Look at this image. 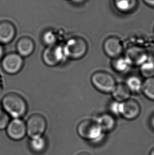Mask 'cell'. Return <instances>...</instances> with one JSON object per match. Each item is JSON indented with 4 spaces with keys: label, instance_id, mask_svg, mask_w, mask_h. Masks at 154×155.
<instances>
[{
    "label": "cell",
    "instance_id": "1",
    "mask_svg": "<svg viewBox=\"0 0 154 155\" xmlns=\"http://www.w3.org/2000/svg\"><path fill=\"white\" fill-rule=\"evenodd\" d=\"M2 105L4 111L14 119H21L27 112L25 100L16 93L5 95L2 99Z\"/></svg>",
    "mask_w": 154,
    "mask_h": 155
},
{
    "label": "cell",
    "instance_id": "2",
    "mask_svg": "<svg viewBox=\"0 0 154 155\" xmlns=\"http://www.w3.org/2000/svg\"><path fill=\"white\" fill-rule=\"evenodd\" d=\"M63 48L67 58L78 60L87 54L88 46L85 39L80 37H74L67 41Z\"/></svg>",
    "mask_w": 154,
    "mask_h": 155
},
{
    "label": "cell",
    "instance_id": "3",
    "mask_svg": "<svg viewBox=\"0 0 154 155\" xmlns=\"http://www.w3.org/2000/svg\"><path fill=\"white\" fill-rule=\"evenodd\" d=\"M77 132L79 136L85 140L95 141L100 139L104 132L96 120L87 119L78 124Z\"/></svg>",
    "mask_w": 154,
    "mask_h": 155
},
{
    "label": "cell",
    "instance_id": "4",
    "mask_svg": "<svg viewBox=\"0 0 154 155\" xmlns=\"http://www.w3.org/2000/svg\"><path fill=\"white\" fill-rule=\"evenodd\" d=\"M91 81L96 90L105 94L112 93L117 85L115 78L106 71H96L92 75Z\"/></svg>",
    "mask_w": 154,
    "mask_h": 155
},
{
    "label": "cell",
    "instance_id": "5",
    "mask_svg": "<svg viewBox=\"0 0 154 155\" xmlns=\"http://www.w3.org/2000/svg\"><path fill=\"white\" fill-rule=\"evenodd\" d=\"M26 125L27 134L31 139L43 136L47 127L45 117L39 114L31 115L27 120Z\"/></svg>",
    "mask_w": 154,
    "mask_h": 155
},
{
    "label": "cell",
    "instance_id": "6",
    "mask_svg": "<svg viewBox=\"0 0 154 155\" xmlns=\"http://www.w3.org/2000/svg\"><path fill=\"white\" fill-rule=\"evenodd\" d=\"M66 57L63 46L54 45L48 46L44 51L42 59L44 63L49 66L53 67L59 65Z\"/></svg>",
    "mask_w": 154,
    "mask_h": 155
},
{
    "label": "cell",
    "instance_id": "7",
    "mask_svg": "<svg viewBox=\"0 0 154 155\" xmlns=\"http://www.w3.org/2000/svg\"><path fill=\"white\" fill-rule=\"evenodd\" d=\"M23 63V58L19 54L10 53L2 58V68L6 73L14 75L21 71Z\"/></svg>",
    "mask_w": 154,
    "mask_h": 155
},
{
    "label": "cell",
    "instance_id": "8",
    "mask_svg": "<svg viewBox=\"0 0 154 155\" xmlns=\"http://www.w3.org/2000/svg\"><path fill=\"white\" fill-rule=\"evenodd\" d=\"M6 132L8 137L13 140H21L27 134L26 124L21 119H14L7 127Z\"/></svg>",
    "mask_w": 154,
    "mask_h": 155
},
{
    "label": "cell",
    "instance_id": "9",
    "mask_svg": "<svg viewBox=\"0 0 154 155\" xmlns=\"http://www.w3.org/2000/svg\"><path fill=\"white\" fill-rule=\"evenodd\" d=\"M141 112V107L137 101L133 99L120 102V115L127 120H133L137 118Z\"/></svg>",
    "mask_w": 154,
    "mask_h": 155
},
{
    "label": "cell",
    "instance_id": "10",
    "mask_svg": "<svg viewBox=\"0 0 154 155\" xmlns=\"http://www.w3.org/2000/svg\"><path fill=\"white\" fill-rule=\"evenodd\" d=\"M125 57L130 65L140 66L148 59L149 54L145 49L140 47L133 46L127 49Z\"/></svg>",
    "mask_w": 154,
    "mask_h": 155
},
{
    "label": "cell",
    "instance_id": "11",
    "mask_svg": "<svg viewBox=\"0 0 154 155\" xmlns=\"http://www.w3.org/2000/svg\"><path fill=\"white\" fill-rule=\"evenodd\" d=\"M105 54L111 58H116L121 56L124 51L122 42L116 37H110L106 39L103 45Z\"/></svg>",
    "mask_w": 154,
    "mask_h": 155
},
{
    "label": "cell",
    "instance_id": "12",
    "mask_svg": "<svg viewBox=\"0 0 154 155\" xmlns=\"http://www.w3.org/2000/svg\"><path fill=\"white\" fill-rule=\"evenodd\" d=\"M15 35L16 29L11 22L5 20L0 22V44H9L14 39Z\"/></svg>",
    "mask_w": 154,
    "mask_h": 155
},
{
    "label": "cell",
    "instance_id": "13",
    "mask_svg": "<svg viewBox=\"0 0 154 155\" xmlns=\"http://www.w3.org/2000/svg\"><path fill=\"white\" fill-rule=\"evenodd\" d=\"M35 49V44L32 39L24 37L20 39L17 42V50L22 57L29 56L34 52Z\"/></svg>",
    "mask_w": 154,
    "mask_h": 155
},
{
    "label": "cell",
    "instance_id": "14",
    "mask_svg": "<svg viewBox=\"0 0 154 155\" xmlns=\"http://www.w3.org/2000/svg\"><path fill=\"white\" fill-rule=\"evenodd\" d=\"M103 132H109L113 131L116 126V121L113 114L104 113L100 115L96 120Z\"/></svg>",
    "mask_w": 154,
    "mask_h": 155
},
{
    "label": "cell",
    "instance_id": "15",
    "mask_svg": "<svg viewBox=\"0 0 154 155\" xmlns=\"http://www.w3.org/2000/svg\"><path fill=\"white\" fill-rule=\"evenodd\" d=\"M115 101L123 102L130 99L131 93L124 83L117 84L116 87L111 93Z\"/></svg>",
    "mask_w": 154,
    "mask_h": 155
},
{
    "label": "cell",
    "instance_id": "16",
    "mask_svg": "<svg viewBox=\"0 0 154 155\" xmlns=\"http://www.w3.org/2000/svg\"><path fill=\"white\" fill-rule=\"evenodd\" d=\"M143 82L140 77L133 75L127 78L125 84L131 93L139 94L142 92Z\"/></svg>",
    "mask_w": 154,
    "mask_h": 155
},
{
    "label": "cell",
    "instance_id": "17",
    "mask_svg": "<svg viewBox=\"0 0 154 155\" xmlns=\"http://www.w3.org/2000/svg\"><path fill=\"white\" fill-rule=\"evenodd\" d=\"M114 4L117 10L124 13L130 12L136 8L137 0H115Z\"/></svg>",
    "mask_w": 154,
    "mask_h": 155
},
{
    "label": "cell",
    "instance_id": "18",
    "mask_svg": "<svg viewBox=\"0 0 154 155\" xmlns=\"http://www.w3.org/2000/svg\"><path fill=\"white\" fill-rule=\"evenodd\" d=\"M112 67L118 73H126L129 71L131 65L125 57H119L113 59Z\"/></svg>",
    "mask_w": 154,
    "mask_h": 155
},
{
    "label": "cell",
    "instance_id": "19",
    "mask_svg": "<svg viewBox=\"0 0 154 155\" xmlns=\"http://www.w3.org/2000/svg\"><path fill=\"white\" fill-rule=\"evenodd\" d=\"M140 67L143 77L146 79L154 77V57L149 55L148 59Z\"/></svg>",
    "mask_w": 154,
    "mask_h": 155
},
{
    "label": "cell",
    "instance_id": "20",
    "mask_svg": "<svg viewBox=\"0 0 154 155\" xmlns=\"http://www.w3.org/2000/svg\"><path fill=\"white\" fill-rule=\"evenodd\" d=\"M142 92L147 99L154 101V77L146 78L143 82Z\"/></svg>",
    "mask_w": 154,
    "mask_h": 155
},
{
    "label": "cell",
    "instance_id": "21",
    "mask_svg": "<svg viewBox=\"0 0 154 155\" xmlns=\"http://www.w3.org/2000/svg\"><path fill=\"white\" fill-rule=\"evenodd\" d=\"M47 141L43 137L31 139L30 142V146L32 151L36 153H41L47 147Z\"/></svg>",
    "mask_w": 154,
    "mask_h": 155
},
{
    "label": "cell",
    "instance_id": "22",
    "mask_svg": "<svg viewBox=\"0 0 154 155\" xmlns=\"http://www.w3.org/2000/svg\"><path fill=\"white\" fill-rule=\"evenodd\" d=\"M42 41L48 46H51L56 44L57 37L56 35L51 30L47 31L42 36Z\"/></svg>",
    "mask_w": 154,
    "mask_h": 155
},
{
    "label": "cell",
    "instance_id": "23",
    "mask_svg": "<svg viewBox=\"0 0 154 155\" xmlns=\"http://www.w3.org/2000/svg\"><path fill=\"white\" fill-rule=\"evenodd\" d=\"M10 122V115L3 109L0 108V130L6 129Z\"/></svg>",
    "mask_w": 154,
    "mask_h": 155
},
{
    "label": "cell",
    "instance_id": "24",
    "mask_svg": "<svg viewBox=\"0 0 154 155\" xmlns=\"http://www.w3.org/2000/svg\"><path fill=\"white\" fill-rule=\"evenodd\" d=\"M120 102L114 101L111 103L109 109L113 115H120Z\"/></svg>",
    "mask_w": 154,
    "mask_h": 155
},
{
    "label": "cell",
    "instance_id": "25",
    "mask_svg": "<svg viewBox=\"0 0 154 155\" xmlns=\"http://www.w3.org/2000/svg\"><path fill=\"white\" fill-rule=\"evenodd\" d=\"M144 2L148 6L154 8V0H143Z\"/></svg>",
    "mask_w": 154,
    "mask_h": 155
},
{
    "label": "cell",
    "instance_id": "26",
    "mask_svg": "<svg viewBox=\"0 0 154 155\" xmlns=\"http://www.w3.org/2000/svg\"><path fill=\"white\" fill-rule=\"evenodd\" d=\"M3 54H4V49L1 44H0V60L3 58Z\"/></svg>",
    "mask_w": 154,
    "mask_h": 155
},
{
    "label": "cell",
    "instance_id": "27",
    "mask_svg": "<svg viewBox=\"0 0 154 155\" xmlns=\"http://www.w3.org/2000/svg\"><path fill=\"white\" fill-rule=\"evenodd\" d=\"M150 124H151V126L152 127V128L154 129V115L152 116L151 120H150Z\"/></svg>",
    "mask_w": 154,
    "mask_h": 155
},
{
    "label": "cell",
    "instance_id": "28",
    "mask_svg": "<svg viewBox=\"0 0 154 155\" xmlns=\"http://www.w3.org/2000/svg\"><path fill=\"white\" fill-rule=\"evenodd\" d=\"M91 155L90 153H79V155Z\"/></svg>",
    "mask_w": 154,
    "mask_h": 155
},
{
    "label": "cell",
    "instance_id": "29",
    "mask_svg": "<svg viewBox=\"0 0 154 155\" xmlns=\"http://www.w3.org/2000/svg\"><path fill=\"white\" fill-rule=\"evenodd\" d=\"M149 155H154V148H153V149L151 150L150 153H149Z\"/></svg>",
    "mask_w": 154,
    "mask_h": 155
},
{
    "label": "cell",
    "instance_id": "30",
    "mask_svg": "<svg viewBox=\"0 0 154 155\" xmlns=\"http://www.w3.org/2000/svg\"><path fill=\"white\" fill-rule=\"evenodd\" d=\"M70 1H72V0H70Z\"/></svg>",
    "mask_w": 154,
    "mask_h": 155
}]
</instances>
